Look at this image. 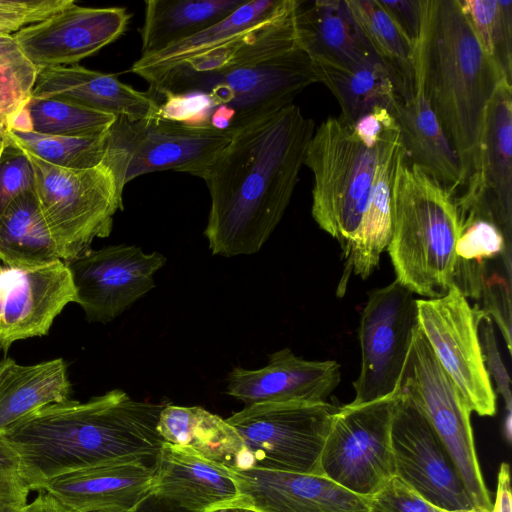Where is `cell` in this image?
Masks as SVG:
<instances>
[{"mask_svg":"<svg viewBox=\"0 0 512 512\" xmlns=\"http://www.w3.org/2000/svg\"><path fill=\"white\" fill-rule=\"evenodd\" d=\"M314 131L294 104L234 131L202 178L211 200L204 233L212 254L262 248L291 200Z\"/></svg>","mask_w":512,"mask_h":512,"instance_id":"6da1fadb","label":"cell"},{"mask_svg":"<svg viewBox=\"0 0 512 512\" xmlns=\"http://www.w3.org/2000/svg\"><path fill=\"white\" fill-rule=\"evenodd\" d=\"M165 404L137 401L114 389L86 402L52 403L1 434L31 491L62 475L108 462L154 466L163 440L157 423Z\"/></svg>","mask_w":512,"mask_h":512,"instance_id":"7a4b0ae2","label":"cell"},{"mask_svg":"<svg viewBox=\"0 0 512 512\" xmlns=\"http://www.w3.org/2000/svg\"><path fill=\"white\" fill-rule=\"evenodd\" d=\"M420 6L414 82L456 151L465 184L474 166L485 108L506 78L483 50L458 0H420Z\"/></svg>","mask_w":512,"mask_h":512,"instance_id":"3957f363","label":"cell"},{"mask_svg":"<svg viewBox=\"0 0 512 512\" xmlns=\"http://www.w3.org/2000/svg\"><path fill=\"white\" fill-rule=\"evenodd\" d=\"M400 144L393 114L377 107L350 124L328 117L313 133L304 165L313 174L312 216L345 259L356 239L383 160Z\"/></svg>","mask_w":512,"mask_h":512,"instance_id":"277c9868","label":"cell"},{"mask_svg":"<svg viewBox=\"0 0 512 512\" xmlns=\"http://www.w3.org/2000/svg\"><path fill=\"white\" fill-rule=\"evenodd\" d=\"M461 231L456 195L404 157L394 180L387 246L396 280L426 299L447 294Z\"/></svg>","mask_w":512,"mask_h":512,"instance_id":"5b68a950","label":"cell"},{"mask_svg":"<svg viewBox=\"0 0 512 512\" xmlns=\"http://www.w3.org/2000/svg\"><path fill=\"white\" fill-rule=\"evenodd\" d=\"M337 409L327 401L246 405L226 419L243 443L231 467L321 475V454Z\"/></svg>","mask_w":512,"mask_h":512,"instance_id":"8992f818","label":"cell"},{"mask_svg":"<svg viewBox=\"0 0 512 512\" xmlns=\"http://www.w3.org/2000/svg\"><path fill=\"white\" fill-rule=\"evenodd\" d=\"M19 148L33 167L35 193L62 261L91 249L95 238L110 235L113 217L123 209V195L108 167L101 163L85 169L63 168Z\"/></svg>","mask_w":512,"mask_h":512,"instance_id":"52a82bcc","label":"cell"},{"mask_svg":"<svg viewBox=\"0 0 512 512\" xmlns=\"http://www.w3.org/2000/svg\"><path fill=\"white\" fill-rule=\"evenodd\" d=\"M233 133L210 125L116 116L105 133L101 163L112 172L122 195L128 182L151 172L173 170L203 178Z\"/></svg>","mask_w":512,"mask_h":512,"instance_id":"ba28073f","label":"cell"},{"mask_svg":"<svg viewBox=\"0 0 512 512\" xmlns=\"http://www.w3.org/2000/svg\"><path fill=\"white\" fill-rule=\"evenodd\" d=\"M320 82L309 56L299 47L271 59L223 73L183 80H162L149 86L158 100L164 94H206L212 110L225 106L234 112L230 131L291 105L308 86ZM212 112V111H211Z\"/></svg>","mask_w":512,"mask_h":512,"instance_id":"9c48e42d","label":"cell"},{"mask_svg":"<svg viewBox=\"0 0 512 512\" xmlns=\"http://www.w3.org/2000/svg\"><path fill=\"white\" fill-rule=\"evenodd\" d=\"M398 388L414 400L428 419L474 504L492 509L475 449L472 410L437 360L419 325Z\"/></svg>","mask_w":512,"mask_h":512,"instance_id":"30bf717a","label":"cell"},{"mask_svg":"<svg viewBox=\"0 0 512 512\" xmlns=\"http://www.w3.org/2000/svg\"><path fill=\"white\" fill-rule=\"evenodd\" d=\"M398 396L397 387L384 398L338 407L321 454V476L370 498L395 476L390 430Z\"/></svg>","mask_w":512,"mask_h":512,"instance_id":"8fae6325","label":"cell"},{"mask_svg":"<svg viewBox=\"0 0 512 512\" xmlns=\"http://www.w3.org/2000/svg\"><path fill=\"white\" fill-rule=\"evenodd\" d=\"M418 325L415 294L396 279L369 291L360 318L361 367L351 403L378 400L396 391Z\"/></svg>","mask_w":512,"mask_h":512,"instance_id":"7c38bea8","label":"cell"},{"mask_svg":"<svg viewBox=\"0 0 512 512\" xmlns=\"http://www.w3.org/2000/svg\"><path fill=\"white\" fill-rule=\"evenodd\" d=\"M418 323L442 368L472 412L494 416L496 393L485 366L478 332L479 308L452 286L439 298L417 299Z\"/></svg>","mask_w":512,"mask_h":512,"instance_id":"4fadbf2b","label":"cell"},{"mask_svg":"<svg viewBox=\"0 0 512 512\" xmlns=\"http://www.w3.org/2000/svg\"><path fill=\"white\" fill-rule=\"evenodd\" d=\"M464 186L456 197L462 224L488 220L511 242L512 84L506 79L485 108L474 166Z\"/></svg>","mask_w":512,"mask_h":512,"instance_id":"5bb4252c","label":"cell"},{"mask_svg":"<svg viewBox=\"0 0 512 512\" xmlns=\"http://www.w3.org/2000/svg\"><path fill=\"white\" fill-rule=\"evenodd\" d=\"M398 390L390 430L395 476L442 510L476 506L422 410Z\"/></svg>","mask_w":512,"mask_h":512,"instance_id":"9a60e30c","label":"cell"},{"mask_svg":"<svg viewBox=\"0 0 512 512\" xmlns=\"http://www.w3.org/2000/svg\"><path fill=\"white\" fill-rule=\"evenodd\" d=\"M166 258L134 245L89 249L65 262L75 287V302L89 322L108 323L155 287L154 274Z\"/></svg>","mask_w":512,"mask_h":512,"instance_id":"2e32d148","label":"cell"},{"mask_svg":"<svg viewBox=\"0 0 512 512\" xmlns=\"http://www.w3.org/2000/svg\"><path fill=\"white\" fill-rule=\"evenodd\" d=\"M129 21L124 7H84L73 1L12 35L26 59L41 70L76 65L94 55L117 40Z\"/></svg>","mask_w":512,"mask_h":512,"instance_id":"e0dca14e","label":"cell"},{"mask_svg":"<svg viewBox=\"0 0 512 512\" xmlns=\"http://www.w3.org/2000/svg\"><path fill=\"white\" fill-rule=\"evenodd\" d=\"M76 292L64 261L36 267L0 269V348L6 354L15 341L48 334Z\"/></svg>","mask_w":512,"mask_h":512,"instance_id":"ac0fdd59","label":"cell"},{"mask_svg":"<svg viewBox=\"0 0 512 512\" xmlns=\"http://www.w3.org/2000/svg\"><path fill=\"white\" fill-rule=\"evenodd\" d=\"M228 467L238 492L237 500L229 509L244 508L255 512H369L372 508L370 497L350 492L321 475Z\"/></svg>","mask_w":512,"mask_h":512,"instance_id":"d6986e66","label":"cell"},{"mask_svg":"<svg viewBox=\"0 0 512 512\" xmlns=\"http://www.w3.org/2000/svg\"><path fill=\"white\" fill-rule=\"evenodd\" d=\"M150 493L183 512L226 510L238 497L227 465L167 442L156 457Z\"/></svg>","mask_w":512,"mask_h":512,"instance_id":"ffe728a7","label":"cell"},{"mask_svg":"<svg viewBox=\"0 0 512 512\" xmlns=\"http://www.w3.org/2000/svg\"><path fill=\"white\" fill-rule=\"evenodd\" d=\"M340 365L296 356L289 348L274 352L256 370L234 367L227 376V393L251 405L261 402H326L338 386Z\"/></svg>","mask_w":512,"mask_h":512,"instance_id":"44dd1931","label":"cell"},{"mask_svg":"<svg viewBox=\"0 0 512 512\" xmlns=\"http://www.w3.org/2000/svg\"><path fill=\"white\" fill-rule=\"evenodd\" d=\"M31 98L68 101L132 121L159 118V102L148 91H138L115 75L80 65L39 70Z\"/></svg>","mask_w":512,"mask_h":512,"instance_id":"7402d4cb","label":"cell"},{"mask_svg":"<svg viewBox=\"0 0 512 512\" xmlns=\"http://www.w3.org/2000/svg\"><path fill=\"white\" fill-rule=\"evenodd\" d=\"M299 0H284L269 18L240 32L221 45L175 66L162 80H183L217 75L262 62L297 48L295 14ZM149 85V86H151Z\"/></svg>","mask_w":512,"mask_h":512,"instance_id":"603a6c76","label":"cell"},{"mask_svg":"<svg viewBox=\"0 0 512 512\" xmlns=\"http://www.w3.org/2000/svg\"><path fill=\"white\" fill-rule=\"evenodd\" d=\"M152 474L141 462H108L55 478L40 492L70 512L128 509L150 493Z\"/></svg>","mask_w":512,"mask_h":512,"instance_id":"cb8c5ba5","label":"cell"},{"mask_svg":"<svg viewBox=\"0 0 512 512\" xmlns=\"http://www.w3.org/2000/svg\"><path fill=\"white\" fill-rule=\"evenodd\" d=\"M295 32L297 46L312 62L353 66L377 58L345 0L299 1Z\"/></svg>","mask_w":512,"mask_h":512,"instance_id":"d4e9b609","label":"cell"},{"mask_svg":"<svg viewBox=\"0 0 512 512\" xmlns=\"http://www.w3.org/2000/svg\"><path fill=\"white\" fill-rule=\"evenodd\" d=\"M393 116L401 134L405 158L434 176L457 197L464 177L459 157L448 140L422 88L414 82L408 100H398Z\"/></svg>","mask_w":512,"mask_h":512,"instance_id":"484cf974","label":"cell"},{"mask_svg":"<svg viewBox=\"0 0 512 512\" xmlns=\"http://www.w3.org/2000/svg\"><path fill=\"white\" fill-rule=\"evenodd\" d=\"M71 383L62 358L20 365L0 361V433L29 413L69 399Z\"/></svg>","mask_w":512,"mask_h":512,"instance_id":"4316f807","label":"cell"},{"mask_svg":"<svg viewBox=\"0 0 512 512\" xmlns=\"http://www.w3.org/2000/svg\"><path fill=\"white\" fill-rule=\"evenodd\" d=\"M247 0H147L141 56L157 53L220 22Z\"/></svg>","mask_w":512,"mask_h":512,"instance_id":"83f0119b","label":"cell"},{"mask_svg":"<svg viewBox=\"0 0 512 512\" xmlns=\"http://www.w3.org/2000/svg\"><path fill=\"white\" fill-rule=\"evenodd\" d=\"M284 0H247L242 6L213 26L174 43L163 50L141 56L131 72L142 77L149 85L182 62L211 50L240 32L269 18Z\"/></svg>","mask_w":512,"mask_h":512,"instance_id":"f1b7e54d","label":"cell"},{"mask_svg":"<svg viewBox=\"0 0 512 512\" xmlns=\"http://www.w3.org/2000/svg\"><path fill=\"white\" fill-rule=\"evenodd\" d=\"M321 83L337 99L342 120L354 124L377 107L392 114L399 95L385 66L378 58L353 66L312 62Z\"/></svg>","mask_w":512,"mask_h":512,"instance_id":"f546056e","label":"cell"},{"mask_svg":"<svg viewBox=\"0 0 512 512\" xmlns=\"http://www.w3.org/2000/svg\"><path fill=\"white\" fill-rule=\"evenodd\" d=\"M61 260L35 190L16 197L0 214V262L36 267Z\"/></svg>","mask_w":512,"mask_h":512,"instance_id":"4dcf8cb0","label":"cell"},{"mask_svg":"<svg viewBox=\"0 0 512 512\" xmlns=\"http://www.w3.org/2000/svg\"><path fill=\"white\" fill-rule=\"evenodd\" d=\"M157 432L163 442L190 447L212 460L232 466L243 448L236 430L202 407L165 404Z\"/></svg>","mask_w":512,"mask_h":512,"instance_id":"1f68e13d","label":"cell"},{"mask_svg":"<svg viewBox=\"0 0 512 512\" xmlns=\"http://www.w3.org/2000/svg\"><path fill=\"white\" fill-rule=\"evenodd\" d=\"M375 56L388 70L400 100L414 93L413 48L378 0H345Z\"/></svg>","mask_w":512,"mask_h":512,"instance_id":"d6a6232c","label":"cell"},{"mask_svg":"<svg viewBox=\"0 0 512 512\" xmlns=\"http://www.w3.org/2000/svg\"><path fill=\"white\" fill-rule=\"evenodd\" d=\"M31 130L45 135L94 137L104 134L116 116L72 102L30 98L25 105Z\"/></svg>","mask_w":512,"mask_h":512,"instance_id":"836d02e7","label":"cell"},{"mask_svg":"<svg viewBox=\"0 0 512 512\" xmlns=\"http://www.w3.org/2000/svg\"><path fill=\"white\" fill-rule=\"evenodd\" d=\"M486 54L512 83V1L458 0Z\"/></svg>","mask_w":512,"mask_h":512,"instance_id":"e575fe53","label":"cell"},{"mask_svg":"<svg viewBox=\"0 0 512 512\" xmlns=\"http://www.w3.org/2000/svg\"><path fill=\"white\" fill-rule=\"evenodd\" d=\"M105 133L94 137H68L9 131L5 138L50 164L85 169L101 164Z\"/></svg>","mask_w":512,"mask_h":512,"instance_id":"d590c367","label":"cell"},{"mask_svg":"<svg viewBox=\"0 0 512 512\" xmlns=\"http://www.w3.org/2000/svg\"><path fill=\"white\" fill-rule=\"evenodd\" d=\"M33 190L35 175L28 157L5 138L0 153V214L16 197Z\"/></svg>","mask_w":512,"mask_h":512,"instance_id":"8d00e7d4","label":"cell"},{"mask_svg":"<svg viewBox=\"0 0 512 512\" xmlns=\"http://www.w3.org/2000/svg\"><path fill=\"white\" fill-rule=\"evenodd\" d=\"M74 0H0V35L14 34L67 7Z\"/></svg>","mask_w":512,"mask_h":512,"instance_id":"74e56055","label":"cell"},{"mask_svg":"<svg viewBox=\"0 0 512 512\" xmlns=\"http://www.w3.org/2000/svg\"><path fill=\"white\" fill-rule=\"evenodd\" d=\"M158 102L161 119L189 125H209L212 104L204 93L164 94Z\"/></svg>","mask_w":512,"mask_h":512,"instance_id":"f35d334b","label":"cell"},{"mask_svg":"<svg viewBox=\"0 0 512 512\" xmlns=\"http://www.w3.org/2000/svg\"><path fill=\"white\" fill-rule=\"evenodd\" d=\"M379 512H446L426 499L397 476H393L371 497Z\"/></svg>","mask_w":512,"mask_h":512,"instance_id":"ab89813d","label":"cell"},{"mask_svg":"<svg viewBox=\"0 0 512 512\" xmlns=\"http://www.w3.org/2000/svg\"><path fill=\"white\" fill-rule=\"evenodd\" d=\"M511 281L497 273L486 278L480 298L483 299L484 315L493 317L498 325L507 349L511 352Z\"/></svg>","mask_w":512,"mask_h":512,"instance_id":"60d3db41","label":"cell"},{"mask_svg":"<svg viewBox=\"0 0 512 512\" xmlns=\"http://www.w3.org/2000/svg\"><path fill=\"white\" fill-rule=\"evenodd\" d=\"M480 310V309H479ZM479 324L482 325V353L486 369L489 376H493L497 382V390L502 395L506 403L507 418L504 422V429L508 441L511 438V392L510 380L504 365L500 360V355L494 340V332L491 318L484 315L480 310Z\"/></svg>","mask_w":512,"mask_h":512,"instance_id":"b9f144b4","label":"cell"},{"mask_svg":"<svg viewBox=\"0 0 512 512\" xmlns=\"http://www.w3.org/2000/svg\"><path fill=\"white\" fill-rule=\"evenodd\" d=\"M378 2L414 49L421 29L420 0H378Z\"/></svg>","mask_w":512,"mask_h":512,"instance_id":"7bdbcfd3","label":"cell"},{"mask_svg":"<svg viewBox=\"0 0 512 512\" xmlns=\"http://www.w3.org/2000/svg\"><path fill=\"white\" fill-rule=\"evenodd\" d=\"M31 490L14 466H0V512H26Z\"/></svg>","mask_w":512,"mask_h":512,"instance_id":"ee69618b","label":"cell"},{"mask_svg":"<svg viewBox=\"0 0 512 512\" xmlns=\"http://www.w3.org/2000/svg\"><path fill=\"white\" fill-rule=\"evenodd\" d=\"M492 512H512L510 473L507 463L500 465L496 500L493 504Z\"/></svg>","mask_w":512,"mask_h":512,"instance_id":"f6af8a7d","label":"cell"},{"mask_svg":"<svg viewBox=\"0 0 512 512\" xmlns=\"http://www.w3.org/2000/svg\"><path fill=\"white\" fill-rule=\"evenodd\" d=\"M96 512H183L168 502L149 493L128 509H109Z\"/></svg>","mask_w":512,"mask_h":512,"instance_id":"bcb514c9","label":"cell"},{"mask_svg":"<svg viewBox=\"0 0 512 512\" xmlns=\"http://www.w3.org/2000/svg\"><path fill=\"white\" fill-rule=\"evenodd\" d=\"M26 512H70L45 492L40 494L27 506Z\"/></svg>","mask_w":512,"mask_h":512,"instance_id":"7dc6e473","label":"cell"},{"mask_svg":"<svg viewBox=\"0 0 512 512\" xmlns=\"http://www.w3.org/2000/svg\"><path fill=\"white\" fill-rule=\"evenodd\" d=\"M446 512H492V509H487L480 506H474L470 509H461V510H454V511H446Z\"/></svg>","mask_w":512,"mask_h":512,"instance_id":"c3c4849f","label":"cell"},{"mask_svg":"<svg viewBox=\"0 0 512 512\" xmlns=\"http://www.w3.org/2000/svg\"><path fill=\"white\" fill-rule=\"evenodd\" d=\"M3 145H4V140L0 139V153H1ZM1 267H2V265H1V262H0V269H1Z\"/></svg>","mask_w":512,"mask_h":512,"instance_id":"681fc988","label":"cell"},{"mask_svg":"<svg viewBox=\"0 0 512 512\" xmlns=\"http://www.w3.org/2000/svg\"><path fill=\"white\" fill-rule=\"evenodd\" d=\"M369 512H379V511H377V510H376V509H374V508H371V510H370Z\"/></svg>","mask_w":512,"mask_h":512,"instance_id":"f907efd6","label":"cell"},{"mask_svg":"<svg viewBox=\"0 0 512 512\" xmlns=\"http://www.w3.org/2000/svg\"><path fill=\"white\" fill-rule=\"evenodd\" d=\"M218 512H222V511H218Z\"/></svg>","mask_w":512,"mask_h":512,"instance_id":"816d5d0a","label":"cell"}]
</instances>
